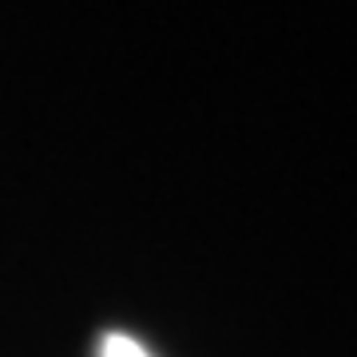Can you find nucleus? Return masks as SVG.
Masks as SVG:
<instances>
[{"instance_id":"f257e3e1","label":"nucleus","mask_w":357,"mask_h":357,"mask_svg":"<svg viewBox=\"0 0 357 357\" xmlns=\"http://www.w3.org/2000/svg\"><path fill=\"white\" fill-rule=\"evenodd\" d=\"M100 357H151V354L128 333H107L100 342Z\"/></svg>"}]
</instances>
